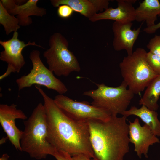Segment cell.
I'll return each mask as SVG.
<instances>
[{
	"instance_id": "7",
	"label": "cell",
	"mask_w": 160,
	"mask_h": 160,
	"mask_svg": "<svg viewBox=\"0 0 160 160\" xmlns=\"http://www.w3.org/2000/svg\"><path fill=\"white\" fill-rule=\"evenodd\" d=\"M29 58L32 64V69L27 74L16 81L19 91L35 84L54 90L59 94H63L67 92L68 89L65 85L44 64L40 58L39 51L32 50L30 54Z\"/></svg>"
},
{
	"instance_id": "9",
	"label": "cell",
	"mask_w": 160,
	"mask_h": 160,
	"mask_svg": "<svg viewBox=\"0 0 160 160\" xmlns=\"http://www.w3.org/2000/svg\"><path fill=\"white\" fill-rule=\"evenodd\" d=\"M17 31L14 32L12 37L6 41H0V44L4 50L0 53V59L6 62L7 67L5 72L0 76V80L9 76L12 73H19L25 64L22 52L25 47L30 45L35 46L42 48L35 42L29 41L26 44L20 40Z\"/></svg>"
},
{
	"instance_id": "8",
	"label": "cell",
	"mask_w": 160,
	"mask_h": 160,
	"mask_svg": "<svg viewBox=\"0 0 160 160\" xmlns=\"http://www.w3.org/2000/svg\"><path fill=\"white\" fill-rule=\"evenodd\" d=\"M56 105L66 114L76 120H108L111 115L107 111L90 105L87 101L74 100L63 94H58L53 99Z\"/></svg>"
},
{
	"instance_id": "19",
	"label": "cell",
	"mask_w": 160,
	"mask_h": 160,
	"mask_svg": "<svg viewBox=\"0 0 160 160\" xmlns=\"http://www.w3.org/2000/svg\"><path fill=\"white\" fill-rule=\"evenodd\" d=\"M0 24L4 27L7 35L12 32L17 31L20 28L18 19L9 13L0 2Z\"/></svg>"
},
{
	"instance_id": "24",
	"label": "cell",
	"mask_w": 160,
	"mask_h": 160,
	"mask_svg": "<svg viewBox=\"0 0 160 160\" xmlns=\"http://www.w3.org/2000/svg\"><path fill=\"white\" fill-rule=\"evenodd\" d=\"M69 154L62 150H57L54 156L57 160H69Z\"/></svg>"
},
{
	"instance_id": "21",
	"label": "cell",
	"mask_w": 160,
	"mask_h": 160,
	"mask_svg": "<svg viewBox=\"0 0 160 160\" xmlns=\"http://www.w3.org/2000/svg\"><path fill=\"white\" fill-rule=\"evenodd\" d=\"M146 47L149 52L160 56V35H156L151 38Z\"/></svg>"
},
{
	"instance_id": "15",
	"label": "cell",
	"mask_w": 160,
	"mask_h": 160,
	"mask_svg": "<svg viewBox=\"0 0 160 160\" xmlns=\"http://www.w3.org/2000/svg\"><path fill=\"white\" fill-rule=\"evenodd\" d=\"M38 0H28L21 5H17L8 12L11 15H17L20 26H27L32 23L31 16L42 17L47 14L46 9L37 6Z\"/></svg>"
},
{
	"instance_id": "20",
	"label": "cell",
	"mask_w": 160,
	"mask_h": 160,
	"mask_svg": "<svg viewBox=\"0 0 160 160\" xmlns=\"http://www.w3.org/2000/svg\"><path fill=\"white\" fill-rule=\"evenodd\" d=\"M146 57L151 68L158 75H160V56L149 52L147 53Z\"/></svg>"
},
{
	"instance_id": "27",
	"label": "cell",
	"mask_w": 160,
	"mask_h": 160,
	"mask_svg": "<svg viewBox=\"0 0 160 160\" xmlns=\"http://www.w3.org/2000/svg\"><path fill=\"white\" fill-rule=\"evenodd\" d=\"M9 158L8 155L7 153H5L2 155L0 158V160H8Z\"/></svg>"
},
{
	"instance_id": "16",
	"label": "cell",
	"mask_w": 160,
	"mask_h": 160,
	"mask_svg": "<svg viewBox=\"0 0 160 160\" xmlns=\"http://www.w3.org/2000/svg\"><path fill=\"white\" fill-rule=\"evenodd\" d=\"M122 115L127 117L131 115L138 117L150 127L154 135L160 137V121L158 119V113L156 111L150 109L144 105H142L139 108L132 106Z\"/></svg>"
},
{
	"instance_id": "25",
	"label": "cell",
	"mask_w": 160,
	"mask_h": 160,
	"mask_svg": "<svg viewBox=\"0 0 160 160\" xmlns=\"http://www.w3.org/2000/svg\"><path fill=\"white\" fill-rule=\"evenodd\" d=\"M158 16L160 17V14ZM160 28V21L154 25L150 27H146L145 28L143 31L148 34H153L159 29Z\"/></svg>"
},
{
	"instance_id": "4",
	"label": "cell",
	"mask_w": 160,
	"mask_h": 160,
	"mask_svg": "<svg viewBox=\"0 0 160 160\" xmlns=\"http://www.w3.org/2000/svg\"><path fill=\"white\" fill-rule=\"evenodd\" d=\"M147 52L143 48H137L130 55L124 57L119 65L124 81L134 94L143 91L158 75L148 64Z\"/></svg>"
},
{
	"instance_id": "6",
	"label": "cell",
	"mask_w": 160,
	"mask_h": 160,
	"mask_svg": "<svg viewBox=\"0 0 160 160\" xmlns=\"http://www.w3.org/2000/svg\"><path fill=\"white\" fill-rule=\"evenodd\" d=\"M49 48L43 53L49 69L57 76L67 77L73 72H79L81 67L73 53L68 48L67 40L61 34L55 33L49 41Z\"/></svg>"
},
{
	"instance_id": "1",
	"label": "cell",
	"mask_w": 160,
	"mask_h": 160,
	"mask_svg": "<svg viewBox=\"0 0 160 160\" xmlns=\"http://www.w3.org/2000/svg\"><path fill=\"white\" fill-rule=\"evenodd\" d=\"M44 100L48 126V140L57 150L71 156L82 154L94 157L87 121L76 120L63 111L39 86H35Z\"/></svg>"
},
{
	"instance_id": "12",
	"label": "cell",
	"mask_w": 160,
	"mask_h": 160,
	"mask_svg": "<svg viewBox=\"0 0 160 160\" xmlns=\"http://www.w3.org/2000/svg\"><path fill=\"white\" fill-rule=\"evenodd\" d=\"M132 22L122 23L114 21L112 25L114 38L113 41L114 50H126L128 55L133 52L134 45L140 32L142 24L137 29L132 30Z\"/></svg>"
},
{
	"instance_id": "10",
	"label": "cell",
	"mask_w": 160,
	"mask_h": 160,
	"mask_svg": "<svg viewBox=\"0 0 160 160\" xmlns=\"http://www.w3.org/2000/svg\"><path fill=\"white\" fill-rule=\"evenodd\" d=\"M27 117L20 109H18L14 104L0 105V123L1 126L12 144L17 150L22 151L20 140L22 131L15 124V120H26Z\"/></svg>"
},
{
	"instance_id": "3",
	"label": "cell",
	"mask_w": 160,
	"mask_h": 160,
	"mask_svg": "<svg viewBox=\"0 0 160 160\" xmlns=\"http://www.w3.org/2000/svg\"><path fill=\"white\" fill-rule=\"evenodd\" d=\"M25 127L20 140L22 151L37 159L53 156L56 149L48 140V126L44 104L39 103L30 116L24 122Z\"/></svg>"
},
{
	"instance_id": "22",
	"label": "cell",
	"mask_w": 160,
	"mask_h": 160,
	"mask_svg": "<svg viewBox=\"0 0 160 160\" xmlns=\"http://www.w3.org/2000/svg\"><path fill=\"white\" fill-rule=\"evenodd\" d=\"M74 11L68 5L63 4L59 6L57 9V14L60 18L66 19L70 17Z\"/></svg>"
},
{
	"instance_id": "17",
	"label": "cell",
	"mask_w": 160,
	"mask_h": 160,
	"mask_svg": "<svg viewBox=\"0 0 160 160\" xmlns=\"http://www.w3.org/2000/svg\"><path fill=\"white\" fill-rule=\"evenodd\" d=\"M135 20L145 21L147 27L154 25L160 14V3L158 0H144L135 9Z\"/></svg>"
},
{
	"instance_id": "23",
	"label": "cell",
	"mask_w": 160,
	"mask_h": 160,
	"mask_svg": "<svg viewBox=\"0 0 160 160\" xmlns=\"http://www.w3.org/2000/svg\"><path fill=\"white\" fill-rule=\"evenodd\" d=\"M0 2L7 12L13 9L17 5H19L18 0H1Z\"/></svg>"
},
{
	"instance_id": "26",
	"label": "cell",
	"mask_w": 160,
	"mask_h": 160,
	"mask_svg": "<svg viewBox=\"0 0 160 160\" xmlns=\"http://www.w3.org/2000/svg\"><path fill=\"white\" fill-rule=\"evenodd\" d=\"M69 160H95L82 154H76L69 157Z\"/></svg>"
},
{
	"instance_id": "13",
	"label": "cell",
	"mask_w": 160,
	"mask_h": 160,
	"mask_svg": "<svg viewBox=\"0 0 160 160\" xmlns=\"http://www.w3.org/2000/svg\"><path fill=\"white\" fill-rule=\"evenodd\" d=\"M137 0H117V7H108L103 12L97 13L89 20L95 22L103 20H110L122 23L135 20V9L132 5Z\"/></svg>"
},
{
	"instance_id": "2",
	"label": "cell",
	"mask_w": 160,
	"mask_h": 160,
	"mask_svg": "<svg viewBox=\"0 0 160 160\" xmlns=\"http://www.w3.org/2000/svg\"><path fill=\"white\" fill-rule=\"evenodd\" d=\"M127 117L111 115L108 121H87L95 160H123L129 151Z\"/></svg>"
},
{
	"instance_id": "14",
	"label": "cell",
	"mask_w": 160,
	"mask_h": 160,
	"mask_svg": "<svg viewBox=\"0 0 160 160\" xmlns=\"http://www.w3.org/2000/svg\"><path fill=\"white\" fill-rule=\"evenodd\" d=\"M109 0H51L52 6L58 7L66 4L73 10L89 19L99 11L103 12L108 9L109 4Z\"/></svg>"
},
{
	"instance_id": "18",
	"label": "cell",
	"mask_w": 160,
	"mask_h": 160,
	"mask_svg": "<svg viewBox=\"0 0 160 160\" xmlns=\"http://www.w3.org/2000/svg\"><path fill=\"white\" fill-rule=\"evenodd\" d=\"M160 96V75L154 79L148 85L139 101L140 105L156 111L159 107L157 102Z\"/></svg>"
},
{
	"instance_id": "5",
	"label": "cell",
	"mask_w": 160,
	"mask_h": 160,
	"mask_svg": "<svg viewBox=\"0 0 160 160\" xmlns=\"http://www.w3.org/2000/svg\"><path fill=\"white\" fill-rule=\"evenodd\" d=\"M96 84L97 89L83 94L92 99L91 105L107 111L111 115H122L127 110L134 94L127 89V86L124 81L116 87H109L103 83Z\"/></svg>"
},
{
	"instance_id": "28",
	"label": "cell",
	"mask_w": 160,
	"mask_h": 160,
	"mask_svg": "<svg viewBox=\"0 0 160 160\" xmlns=\"http://www.w3.org/2000/svg\"><path fill=\"white\" fill-rule=\"evenodd\" d=\"M7 139H8V137L7 136L6 137H3L0 140V144H2L4 143L5 142Z\"/></svg>"
},
{
	"instance_id": "11",
	"label": "cell",
	"mask_w": 160,
	"mask_h": 160,
	"mask_svg": "<svg viewBox=\"0 0 160 160\" xmlns=\"http://www.w3.org/2000/svg\"><path fill=\"white\" fill-rule=\"evenodd\" d=\"M129 140L134 145V151L139 158L143 155L147 158L150 146L159 143V139L152 133L147 125L145 124L141 126L138 118H135L133 122L129 121Z\"/></svg>"
}]
</instances>
